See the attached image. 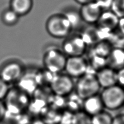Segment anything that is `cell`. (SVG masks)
Here are the masks:
<instances>
[{"mask_svg":"<svg viewBox=\"0 0 124 124\" xmlns=\"http://www.w3.org/2000/svg\"><path fill=\"white\" fill-rule=\"evenodd\" d=\"M31 96L16 85H12L3 100L7 114L17 115L27 111Z\"/></svg>","mask_w":124,"mask_h":124,"instance_id":"1","label":"cell"},{"mask_svg":"<svg viewBox=\"0 0 124 124\" xmlns=\"http://www.w3.org/2000/svg\"><path fill=\"white\" fill-rule=\"evenodd\" d=\"M45 28L50 36L57 39H64L71 33V24L63 13H55L48 17Z\"/></svg>","mask_w":124,"mask_h":124,"instance_id":"2","label":"cell"},{"mask_svg":"<svg viewBox=\"0 0 124 124\" xmlns=\"http://www.w3.org/2000/svg\"><path fill=\"white\" fill-rule=\"evenodd\" d=\"M26 66L18 59H9L0 65V78L10 85H16L25 72Z\"/></svg>","mask_w":124,"mask_h":124,"instance_id":"3","label":"cell"},{"mask_svg":"<svg viewBox=\"0 0 124 124\" xmlns=\"http://www.w3.org/2000/svg\"><path fill=\"white\" fill-rule=\"evenodd\" d=\"M101 90L96 75L92 73H86L75 82L74 92L83 100L99 94Z\"/></svg>","mask_w":124,"mask_h":124,"instance_id":"4","label":"cell"},{"mask_svg":"<svg viewBox=\"0 0 124 124\" xmlns=\"http://www.w3.org/2000/svg\"><path fill=\"white\" fill-rule=\"evenodd\" d=\"M99 94L106 110H120L124 105V88L118 85L102 89Z\"/></svg>","mask_w":124,"mask_h":124,"instance_id":"5","label":"cell"},{"mask_svg":"<svg viewBox=\"0 0 124 124\" xmlns=\"http://www.w3.org/2000/svg\"><path fill=\"white\" fill-rule=\"evenodd\" d=\"M67 58L62 50L56 47L49 48L43 55L44 68L52 74H61L64 71Z\"/></svg>","mask_w":124,"mask_h":124,"instance_id":"6","label":"cell"},{"mask_svg":"<svg viewBox=\"0 0 124 124\" xmlns=\"http://www.w3.org/2000/svg\"><path fill=\"white\" fill-rule=\"evenodd\" d=\"M88 46L80 34H71L64 38L62 50L67 57L83 56L85 54Z\"/></svg>","mask_w":124,"mask_h":124,"instance_id":"7","label":"cell"},{"mask_svg":"<svg viewBox=\"0 0 124 124\" xmlns=\"http://www.w3.org/2000/svg\"><path fill=\"white\" fill-rule=\"evenodd\" d=\"M75 82L66 74H56L50 86L53 94L66 97L74 92Z\"/></svg>","mask_w":124,"mask_h":124,"instance_id":"8","label":"cell"},{"mask_svg":"<svg viewBox=\"0 0 124 124\" xmlns=\"http://www.w3.org/2000/svg\"><path fill=\"white\" fill-rule=\"evenodd\" d=\"M88 62L85 57H68L64 71L73 79L83 76L88 70Z\"/></svg>","mask_w":124,"mask_h":124,"instance_id":"9","label":"cell"},{"mask_svg":"<svg viewBox=\"0 0 124 124\" xmlns=\"http://www.w3.org/2000/svg\"><path fill=\"white\" fill-rule=\"evenodd\" d=\"M119 19L110 9L104 10L95 25L101 32L109 37L110 33L118 28Z\"/></svg>","mask_w":124,"mask_h":124,"instance_id":"10","label":"cell"},{"mask_svg":"<svg viewBox=\"0 0 124 124\" xmlns=\"http://www.w3.org/2000/svg\"><path fill=\"white\" fill-rule=\"evenodd\" d=\"M78 11L82 21L88 25H95L103 10L94 1L81 5Z\"/></svg>","mask_w":124,"mask_h":124,"instance_id":"11","label":"cell"},{"mask_svg":"<svg viewBox=\"0 0 124 124\" xmlns=\"http://www.w3.org/2000/svg\"><path fill=\"white\" fill-rule=\"evenodd\" d=\"M37 70L36 68H26L23 76L15 85L31 96L38 88L35 79Z\"/></svg>","mask_w":124,"mask_h":124,"instance_id":"12","label":"cell"},{"mask_svg":"<svg viewBox=\"0 0 124 124\" xmlns=\"http://www.w3.org/2000/svg\"><path fill=\"white\" fill-rule=\"evenodd\" d=\"M88 47L94 45L99 41L108 39V36L101 32L95 25H88L80 33Z\"/></svg>","mask_w":124,"mask_h":124,"instance_id":"13","label":"cell"},{"mask_svg":"<svg viewBox=\"0 0 124 124\" xmlns=\"http://www.w3.org/2000/svg\"><path fill=\"white\" fill-rule=\"evenodd\" d=\"M95 75L101 89L117 85L116 71L108 66L99 71Z\"/></svg>","mask_w":124,"mask_h":124,"instance_id":"14","label":"cell"},{"mask_svg":"<svg viewBox=\"0 0 124 124\" xmlns=\"http://www.w3.org/2000/svg\"><path fill=\"white\" fill-rule=\"evenodd\" d=\"M104 109L105 107L99 94L83 100L82 110L91 117Z\"/></svg>","mask_w":124,"mask_h":124,"instance_id":"15","label":"cell"},{"mask_svg":"<svg viewBox=\"0 0 124 124\" xmlns=\"http://www.w3.org/2000/svg\"><path fill=\"white\" fill-rule=\"evenodd\" d=\"M85 53H88L87 57L85 58L87 59L89 65L87 72L96 74L99 71L107 66L106 58L95 54L89 47Z\"/></svg>","mask_w":124,"mask_h":124,"instance_id":"16","label":"cell"},{"mask_svg":"<svg viewBox=\"0 0 124 124\" xmlns=\"http://www.w3.org/2000/svg\"><path fill=\"white\" fill-rule=\"evenodd\" d=\"M106 59L108 67L116 71L124 68V48L113 47Z\"/></svg>","mask_w":124,"mask_h":124,"instance_id":"17","label":"cell"},{"mask_svg":"<svg viewBox=\"0 0 124 124\" xmlns=\"http://www.w3.org/2000/svg\"><path fill=\"white\" fill-rule=\"evenodd\" d=\"M34 6V0H9V7L20 17L29 14Z\"/></svg>","mask_w":124,"mask_h":124,"instance_id":"18","label":"cell"},{"mask_svg":"<svg viewBox=\"0 0 124 124\" xmlns=\"http://www.w3.org/2000/svg\"><path fill=\"white\" fill-rule=\"evenodd\" d=\"M83 100L74 92L66 97L65 110L72 113L82 110Z\"/></svg>","mask_w":124,"mask_h":124,"instance_id":"19","label":"cell"},{"mask_svg":"<svg viewBox=\"0 0 124 124\" xmlns=\"http://www.w3.org/2000/svg\"><path fill=\"white\" fill-rule=\"evenodd\" d=\"M56 75L48 71L44 68L37 69L35 79L38 87H50Z\"/></svg>","mask_w":124,"mask_h":124,"instance_id":"20","label":"cell"},{"mask_svg":"<svg viewBox=\"0 0 124 124\" xmlns=\"http://www.w3.org/2000/svg\"><path fill=\"white\" fill-rule=\"evenodd\" d=\"M89 47L95 54L105 58H107L113 48L107 39L100 41L94 45Z\"/></svg>","mask_w":124,"mask_h":124,"instance_id":"21","label":"cell"},{"mask_svg":"<svg viewBox=\"0 0 124 124\" xmlns=\"http://www.w3.org/2000/svg\"><path fill=\"white\" fill-rule=\"evenodd\" d=\"M20 18V17L9 7L2 10L0 15L2 23L7 27H13L17 25Z\"/></svg>","mask_w":124,"mask_h":124,"instance_id":"22","label":"cell"},{"mask_svg":"<svg viewBox=\"0 0 124 124\" xmlns=\"http://www.w3.org/2000/svg\"><path fill=\"white\" fill-rule=\"evenodd\" d=\"M113 116L108 111L104 109L91 117L92 124H112Z\"/></svg>","mask_w":124,"mask_h":124,"instance_id":"23","label":"cell"},{"mask_svg":"<svg viewBox=\"0 0 124 124\" xmlns=\"http://www.w3.org/2000/svg\"><path fill=\"white\" fill-rule=\"evenodd\" d=\"M107 40L113 47L124 48V35L120 32L118 28L110 33Z\"/></svg>","mask_w":124,"mask_h":124,"instance_id":"24","label":"cell"},{"mask_svg":"<svg viewBox=\"0 0 124 124\" xmlns=\"http://www.w3.org/2000/svg\"><path fill=\"white\" fill-rule=\"evenodd\" d=\"M72 124H92L91 116L83 110L75 113L72 115Z\"/></svg>","mask_w":124,"mask_h":124,"instance_id":"25","label":"cell"},{"mask_svg":"<svg viewBox=\"0 0 124 124\" xmlns=\"http://www.w3.org/2000/svg\"><path fill=\"white\" fill-rule=\"evenodd\" d=\"M65 16L67 17L69 20L71 24L73 30L76 28L80 25V23L82 20L80 15H79V11H77L70 10L69 11H66V12L63 13Z\"/></svg>","mask_w":124,"mask_h":124,"instance_id":"26","label":"cell"},{"mask_svg":"<svg viewBox=\"0 0 124 124\" xmlns=\"http://www.w3.org/2000/svg\"><path fill=\"white\" fill-rule=\"evenodd\" d=\"M110 9L119 18L124 17V0H114Z\"/></svg>","mask_w":124,"mask_h":124,"instance_id":"27","label":"cell"},{"mask_svg":"<svg viewBox=\"0 0 124 124\" xmlns=\"http://www.w3.org/2000/svg\"><path fill=\"white\" fill-rule=\"evenodd\" d=\"M11 85L0 78V100H3L5 99L9 90Z\"/></svg>","mask_w":124,"mask_h":124,"instance_id":"28","label":"cell"},{"mask_svg":"<svg viewBox=\"0 0 124 124\" xmlns=\"http://www.w3.org/2000/svg\"><path fill=\"white\" fill-rule=\"evenodd\" d=\"M117 85L124 88V67L116 71Z\"/></svg>","mask_w":124,"mask_h":124,"instance_id":"29","label":"cell"},{"mask_svg":"<svg viewBox=\"0 0 124 124\" xmlns=\"http://www.w3.org/2000/svg\"><path fill=\"white\" fill-rule=\"evenodd\" d=\"M7 114V109L3 100H0V123L4 121Z\"/></svg>","mask_w":124,"mask_h":124,"instance_id":"30","label":"cell"},{"mask_svg":"<svg viewBox=\"0 0 124 124\" xmlns=\"http://www.w3.org/2000/svg\"><path fill=\"white\" fill-rule=\"evenodd\" d=\"M112 124H124V113H119L113 116Z\"/></svg>","mask_w":124,"mask_h":124,"instance_id":"31","label":"cell"},{"mask_svg":"<svg viewBox=\"0 0 124 124\" xmlns=\"http://www.w3.org/2000/svg\"><path fill=\"white\" fill-rule=\"evenodd\" d=\"M118 30L120 32L124 35V17L119 19Z\"/></svg>","mask_w":124,"mask_h":124,"instance_id":"32","label":"cell"},{"mask_svg":"<svg viewBox=\"0 0 124 124\" xmlns=\"http://www.w3.org/2000/svg\"><path fill=\"white\" fill-rule=\"evenodd\" d=\"M74 1L76 2V3L79 4L81 6L83 5V4L90 3V2H94L95 1V0H74Z\"/></svg>","mask_w":124,"mask_h":124,"instance_id":"33","label":"cell"}]
</instances>
